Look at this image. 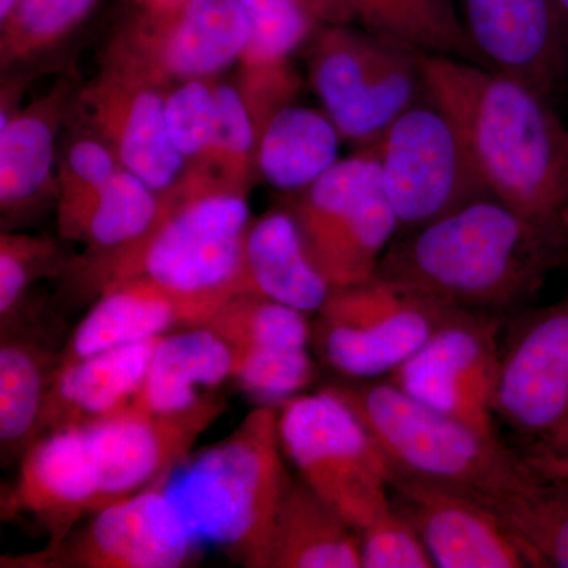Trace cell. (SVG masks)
Here are the masks:
<instances>
[{"label": "cell", "instance_id": "cell-2", "mask_svg": "<svg viewBox=\"0 0 568 568\" xmlns=\"http://www.w3.org/2000/svg\"><path fill=\"white\" fill-rule=\"evenodd\" d=\"M567 261L566 224L540 222L493 194L403 231L376 275L450 308L503 320Z\"/></svg>", "mask_w": 568, "mask_h": 568}, {"label": "cell", "instance_id": "cell-12", "mask_svg": "<svg viewBox=\"0 0 568 568\" xmlns=\"http://www.w3.org/2000/svg\"><path fill=\"white\" fill-rule=\"evenodd\" d=\"M164 484L166 480L108 504L59 544L9 559L6 566L181 568L196 562L204 538Z\"/></svg>", "mask_w": 568, "mask_h": 568}, {"label": "cell", "instance_id": "cell-35", "mask_svg": "<svg viewBox=\"0 0 568 568\" xmlns=\"http://www.w3.org/2000/svg\"><path fill=\"white\" fill-rule=\"evenodd\" d=\"M71 261L54 239L13 231L0 234V323L20 312L33 283L65 275Z\"/></svg>", "mask_w": 568, "mask_h": 568}, {"label": "cell", "instance_id": "cell-41", "mask_svg": "<svg viewBox=\"0 0 568 568\" xmlns=\"http://www.w3.org/2000/svg\"><path fill=\"white\" fill-rule=\"evenodd\" d=\"M558 6L560 22H562L564 37H566V47L568 52V0H556Z\"/></svg>", "mask_w": 568, "mask_h": 568}, {"label": "cell", "instance_id": "cell-13", "mask_svg": "<svg viewBox=\"0 0 568 568\" xmlns=\"http://www.w3.org/2000/svg\"><path fill=\"white\" fill-rule=\"evenodd\" d=\"M499 334L500 317L455 310L387 381L433 409L497 437Z\"/></svg>", "mask_w": 568, "mask_h": 568}, {"label": "cell", "instance_id": "cell-10", "mask_svg": "<svg viewBox=\"0 0 568 568\" xmlns=\"http://www.w3.org/2000/svg\"><path fill=\"white\" fill-rule=\"evenodd\" d=\"M250 43V22L237 0H174L136 6L100 55L170 89L197 78L222 77Z\"/></svg>", "mask_w": 568, "mask_h": 568}, {"label": "cell", "instance_id": "cell-19", "mask_svg": "<svg viewBox=\"0 0 568 568\" xmlns=\"http://www.w3.org/2000/svg\"><path fill=\"white\" fill-rule=\"evenodd\" d=\"M463 22L480 65L552 102L568 80L556 0H463Z\"/></svg>", "mask_w": 568, "mask_h": 568}, {"label": "cell", "instance_id": "cell-29", "mask_svg": "<svg viewBox=\"0 0 568 568\" xmlns=\"http://www.w3.org/2000/svg\"><path fill=\"white\" fill-rule=\"evenodd\" d=\"M160 209V193L122 168L106 185L77 203L58 205L63 241L106 252L140 237Z\"/></svg>", "mask_w": 568, "mask_h": 568}, {"label": "cell", "instance_id": "cell-18", "mask_svg": "<svg viewBox=\"0 0 568 568\" xmlns=\"http://www.w3.org/2000/svg\"><path fill=\"white\" fill-rule=\"evenodd\" d=\"M390 499L417 530L435 567H530L504 519L465 489L392 474Z\"/></svg>", "mask_w": 568, "mask_h": 568}, {"label": "cell", "instance_id": "cell-44", "mask_svg": "<svg viewBox=\"0 0 568 568\" xmlns=\"http://www.w3.org/2000/svg\"><path fill=\"white\" fill-rule=\"evenodd\" d=\"M564 224H566V230H567V261H566V265H568V211L566 212V215H564Z\"/></svg>", "mask_w": 568, "mask_h": 568}, {"label": "cell", "instance_id": "cell-1", "mask_svg": "<svg viewBox=\"0 0 568 568\" xmlns=\"http://www.w3.org/2000/svg\"><path fill=\"white\" fill-rule=\"evenodd\" d=\"M252 222L248 192L207 168L189 166L160 192L159 213L140 237L73 257L65 275L95 297L112 284L145 280L174 297L196 327L234 295L253 293L245 265Z\"/></svg>", "mask_w": 568, "mask_h": 568}, {"label": "cell", "instance_id": "cell-23", "mask_svg": "<svg viewBox=\"0 0 568 568\" xmlns=\"http://www.w3.org/2000/svg\"><path fill=\"white\" fill-rule=\"evenodd\" d=\"M233 375L230 346L205 325L160 336L132 406L142 413H182L215 398Z\"/></svg>", "mask_w": 568, "mask_h": 568}, {"label": "cell", "instance_id": "cell-22", "mask_svg": "<svg viewBox=\"0 0 568 568\" xmlns=\"http://www.w3.org/2000/svg\"><path fill=\"white\" fill-rule=\"evenodd\" d=\"M159 338L59 362L37 439L55 429L95 424L132 406Z\"/></svg>", "mask_w": 568, "mask_h": 568}, {"label": "cell", "instance_id": "cell-34", "mask_svg": "<svg viewBox=\"0 0 568 568\" xmlns=\"http://www.w3.org/2000/svg\"><path fill=\"white\" fill-rule=\"evenodd\" d=\"M211 151L204 166L223 182L248 192L257 179V133L233 80L219 78Z\"/></svg>", "mask_w": 568, "mask_h": 568}, {"label": "cell", "instance_id": "cell-6", "mask_svg": "<svg viewBox=\"0 0 568 568\" xmlns=\"http://www.w3.org/2000/svg\"><path fill=\"white\" fill-rule=\"evenodd\" d=\"M308 80L343 141L369 148L426 85L422 51L349 24L324 26L308 43Z\"/></svg>", "mask_w": 568, "mask_h": 568}, {"label": "cell", "instance_id": "cell-3", "mask_svg": "<svg viewBox=\"0 0 568 568\" xmlns=\"http://www.w3.org/2000/svg\"><path fill=\"white\" fill-rule=\"evenodd\" d=\"M426 92L457 123L488 193L540 222L568 211V126L552 102L478 63L422 51Z\"/></svg>", "mask_w": 568, "mask_h": 568}, {"label": "cell", "instance_id": "cell-32", "mask_svg": "<svg viewBox=\"0 0 568 568\" xmlns=\"http://www.w3.org/2000/svg\"><path fill=\"white\" fill-rule=\"evenodd\" d=\"M250 22L239 63L293 61L324 26L342 24L334 0H237Z\"/></svg>", "mask_w": 568, "mask_h": 568}, {"label": "cell", "instance_id": "cell-28", "mask_svg": "<svg viewBox=\"0 0 568 568\" xmlns=\"http://www.w3.org/2000/svg\"><path fill=\"white\" fill-rule=\"evenodd\" d=\"M342 141V134L323 108L290 104L261 134L257 179L286 194L302 192L339 162Z\"/></svg>", "mask_w": 568, "mask_h": 568}, {"label": "cell", "instance_id": "cell-4", "mask_svg": "<svg viewBox=\"0 0 568 568\" xmlns=\"http://www.w3.org/2000/svg\"><path fill=\"white\" fill-rule=\"evenodd\" d=\"M358 417L394 474L465 489L477 497L530 487L538 474L499 437L433 409L388 381L323 387Z\"/></svg>", "mask_w": 568, "mask_h": 568}, {"label": "cell", "instance_id": "cell-26", "mask_svg": "<svg viewBox=\"0 0 568 568\" xmlns=\"http://www.w3.org/2000/svg\"><path fill=\"white\" fill-rule=\"evenodd\" d=\"M361 536L301 478L284 491L267 568H361Z\"/></svg>", "mask_w": 568, "mask_h": 568}, {"label": "cell", "instance_id": "cell-17", "mask_svg": "<svg viewBox=\"0 0 568 568\" xmlns=\"http://www.w3.org/2000/svg\"><path fill=\"white\" fill-rule=\"evenodd\" d=\"M223 409L222 399L215 396L182 413L151 414L126 407L85 425L102 507L168 480Z\"/></svg>", "mask_w": 568, "mask_h": 568}, {"label": "cell", "instance_id": "cell-5", "mask_svg": "<svg viewBox=\"0 0 568 568\" xmlns=\"http://www.w3.org/2000/svg\"><path fill=\"white\" fill-rule=\"evenodd\" d=\"M278 435V406L261 405L201 452L178 499L204 540L234 562L267 568L276 514L291 476Z\"/></svg>", "mask_w": 568, "mask_h": 568}, {"label": "cell", "instance_id": "cell-30", "mask_svg": "<svg viewBox=\"0 0 568 568\" xmlns=\"http://www.w3.org/2000/svg\"><path fill=\"white\" fill-rule=\"evenodd\" d=\"M342 24L390 37L417 50L478 63L452 0H334Z\"/></svg>", "mask_w": 568, "mask_h": 568}, {"label": "cell", "instance_id": "cell-14", "mask_svg": "<svg viewBox=\"0 0 568 568\" xmlns=\"http://www.w3.org/2000/svg\"><path fill=\"white\" fill-rule=\"evenodd\" d=\"M495 413L529 446L567 428L568 295L511 325L500 345Z\"/></svg>", "mask_w": 568, "mask_h": 568}, {"label": "cell", "instance_id": "cell-36", "mask_svg": "<svg viewBox=\"0 0 568 568\" xmlns=\"http://www.w3.org/2000/svg\"><path fill=\"white\" fill-rule=\"evenodd\" d=\"M219 78H197L168 89L164 100L168 133L189 166H204L211 151Z\"/></svg>", "mask_w": 568, "mask_h": 568}, {"label": "cell", "instance_id": "cell-27", "mask_svg": "<svg viewBox=\"0 0 568 568\" xmlns=\"http://www.w3.org/2000/svg\"><path fill=\"white\" fill-rule=\"evenodd\" d=\"M59 355L18 323L2 325L0 343V450L22 457L39 436Z\"/></svg>", "mask_w": 568, "mask_h": 568}, {"label": "cell", "instance_id": "cell-11", "mask_svg": "<svg viewBox=\"0 0 568 568\" xmlns=\"http://www.w3.org/2000/svg\"><path fill=\"white\" fill-rule=\"evenodd\" d=\"M375 145L384 190L402 231L489 194L457 123L428 92Z\"/></svg>", "mask_w": 568, "mask_h": 568}, {"label": "cell", "instance_id": "cell-37", "mask_svg": "<svg viewBox=\"0 0 568 568\" xmlns=\"http://www.w3.org/2000/svg\"><path fill=\"white\" fill-rule=\"evenodd\" d=\"M121 170L122 164L111 145L82 123L59 151L55 205L77 203L91 196Z\"/></svg>", "mask_w": 568, "mask_h": 568}, {"label": "cell", "instance_id": "cell-7", "mask_svg": "<svg viewBox=\"0 0 568 568\" xmlns=\"http://www.w3.org/2000/svg\"><path fill=\"white\" fill-rule=\"evenodd\" d=\"M278 435L298 478L357 532L392 506L394 470L364 424L331 392L280 403Z\"/></svg>", "mask_w": 568, "mask_h": 568}, {"label": "cell", "instance_id": "cell-38", "mask_svg": "<svg viewBox=\"0 0 568 568\" xmlns=\"http://www.w3.org/2000/svg\"><path fill=\"white\" fill-rule=\"evenodd\" d=\"M233 82L252 115L257 140L283 108L295 103L302 88L293 61L237 63Z\"/></svg>", "mask_w": 568, "mask_h": 568}, {"label": "cell", "instance_id": "cell-15", "mask_svg": "<svg viewBox=\"0 0 568 568\" xmlns=\"http://www.w3.org/2000/svg\"><path fill=\"white\" fill-rule=\"evenodd\" d=\"M230 346L234 381L263 405L278 406L315 381L308 315L257 293H241L204 324Z\"/></svg>", "mask_w": 568, "mask_h": 568}, {"label": "cell", "instance_id": "cell-9", "mask_svg": "<svg viewBox=\"0 0 568 568\" xmlns=\"http://www.w3.org/2000/svg\"><path fill=\"white\" fill-rule=\"evenodd\" d=\"M457 308L375 275L334 287L312 321V347L345 379L388 376Z\"/></svg>", "mask_w": 568, "mask_h": 568}, {"label": "cell", "instance_id": "cell-21", "mask_svg": "<svg viewBox=\"0 0 568 568\" xmlns=\"http://www.w3.org/2000/svg\"><path fill=\"white\" fill-rule=\"evenodd\" d=\"M78 91L70 80H59L0 125V212L2 227L9 226L6 231L51 200L58 203V138L73 115Z\"/></svg>", "mask_w": 568, "mask_h": 568}, {"label": "cell", "instance_id": "cell-16", "mask_svg": "<svg viewBox=\"0 0 568 568\" xmlns=\"http://www.w3.org/2000/svg\"><path fill=\"white\" fill-rule=\"evenodd\" d=\"M166 92L132 71L100 61L95 77L78 91L74 106L82 123L111 145L122 168L159 193L189 170L168 133Z\"/></svg>", "mask_w": 568, "mask_h": 568}, {"label": "cell", "instance_id": "cell-31", "mask_svg": "<svg viewBox=\"0 0 568 568\" xmlns=\"http://www.w3.org/2000/svg\"><path fill=\"white\" fill-rule=\"evenodd\" d=\"M478 499L504 519L530 567L568 568V480L538 476L528 488Z\"/></svg>", "mask_w": 568, "mask_h": 568}, {"label": "cell", "instance_id": "cell-8", "mask_svg": "<svg viewBox=\"0 0 568 568\" xmlns=\"http://www.w3.org/2000/svg\"><path fill=\"white\" fill-rule=\"evenodd\" d=\"M293 211L313 263L332 287L376 275L402 231L388 201L376 145L339 160L284 201Z\"/></svg>", "mask_w": 568, "mask_h": 568}, {"label": "cell", "instance_id": "cell-20", "mask_svg": "<svg viewBox=\"0 0 568 568\" xmlns=\"http://www.w3.org/2000/svg\"><path fill=\"white\" fill-rule=\"evenodd\" d=\"M100 508L99 474L84 426L39 437L22 455L17 484L2 500L3 517L31 515L50 532V545Z\"/></svg>", "mask_w": 568, "mask_h": 568}, {"label": "cell", "instance_id": "cell-25", "mask_svg": "<svg viewBox=\"0 0 568 568\" xmlns=\"http://www.w3.org/2000/svg\"><path fill=\"white\" fill-rule=\"evenodd\" d=\"M186 327H193L192 320L174 297L145 280H126L97 295L91 312L69 336L59 362L77 361Z\"/></svg>", "mask_w": 568, "mask_h": 568}, {"label": "cell", "instance_id": "cell-39", "mask_svg": "<svg viewBox=\"0 0 568 568\" xmlns=\"http://www.w3.org/2000/svg\"><path fill=\"white\" fill-rule=\"evenodd\" d=\"M361 536L364 568H432L428 549L414 526L392 504L373 519Z\"/></svg>", "mask_w": 568, "mask_h": 568}, {"label": "cell", "instance_id": "cell-42", "mask_svg": "<svg viewBox=\"0 0 568 568\" xmlns=\"http://www.w3.org/2000/svg\"><path fill=\"white\" fill-rule=\"evenodd\" d=\"M18 0H0V21L9 17L11 10L17 6Z\"/></svg>", "mask_w": 568, "mask_h": 568}, {"label": "cell", "instance_id": "cell-33", "mask_svg": "<svg viewBox=\"0 0 568 568\" xmlns=\"http://www.w3.org/2000/svg\"><path fill=\"white\" fill-rule=\"evenodd\" d=\"M100 0H18L0 21V67L22 70L69 39Z\"/></svg>", "mask_w": 568, "mask_h": 568}, {"label": "cell", "instance_id": "cell-43", "mask_svg": "<svg viewBox=\"0 0 568 568\" xmlns=\"http://www.w3.org/2000/svg\"><path fill=\"white\" fill-rule=\"evenodd\" d=\"M136 6H163V3L174 2V0H134Z\"/></svg>", "mask_w": 568, "mask_h": 568}, {"label": "cell", "instance_id": "cell-24", "mask_svg": "<svg viewBox=\"0 0 568 568\" xmlns=\"http://www.w3.org/2000/svg\"><path fill=\"white\" fill-rule=\"evenodd\" d=\"M245 265L253 293L308 316L320 312L334 290L313 263L286 203L253 219L245 239Z\"/></svg>", "mask_w": 568, "mask_h": 568}, {"label": "cell", "instance_id": "cell-40", "mask_svg": "<svg viewBox=\"0 0 568 568\" xmlns=\"http://www.w3.org/2000/svg\"><path fill=\"white\" fill-rule=\"evenodd\" d=\"M523 458L541 478L568 480V426L558 435L529 446Z\"/></svg>", "mask_w": 568, "mask_h": 568}]
</instances>
